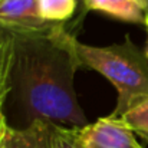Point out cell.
Segmentation results:
<instances>
[{
  "mask_svg": "<svg viewBox=\"0 0 148 148\" xmlns=\"http://www.w3.org/2000/svg\"><path fill=\"white\" fill-rule=\"evenodd\" d=\"M42 19L38 0H0V27L7 33H33L50 27Z\"/></svg>",
  "mask_w": 148,
  "mask_h": 148,
  "instance_id": "277c9868",
  "label": "cell"
},
{
  "mask_svg": "<svg viewBox=\"0 0 148 148\" xmlns=\"http://www.w3.org/2000/svg\"><path fill=\"white\" fill-rule=\"evenodd\" d=\"M1 148H55L53 124L32 119L26 128L9 127Z\"/></svg>",
  "mask_w": 148,
  "mask_h": 148,
  "instance_id": "5b68a950",
  "label": "cell"
},
{
  "mask_svg": "<svg viewBox=\"0 0 148 148\" xmlns=\"http://www.w3.org/2000/svg\"><path fill=\"white\" fill-rule=\"evenodd\" d=\"M63 131L76 148H144L125 121L112 114L99 118L94 124L63 128Z\"/></svg>",
  "mask_w": 148,
  "mask_h": 148,
  "instance_id": "3957f363",
  "label": "cell"
},
{
  "mask_svg": "<svg viewBox=\"0 0 148 148\" xmlns=\"http://www.w3.org/2000/svg\"><path fill=\"white\" fill-rule=\"evenodd\" d=\"M7 130H9V125L6 122V116H4L3 111H0V148H1V144H3V140L6 137Z\"/></svg>",
  "mask_w": 148,
  "mask_h": 148,
  "instance_id": "8fae6325",
  "label": "cell"
},
{
  "mask_svg": "<svg viewBox=\"0 0 148 148\" xmlns=\"http://www.w3.org/2000/svg\"><path fill=\"white\" fill-rule=\"evenodd\" d=\"M14 62V42L13 36L7 33L0 38V111H3L4 101L7 98L12 85L10 78L13 75Z\"/></svg>",
  "mask_w": 148,
  "mask_h": 148,
  "instance_id": "52a82bcc",
  "label": "cell"
},
{
  "mask_svg": "<svg viewBox=\"0 0 148 148\" xmlns=\"http://www.w3.org/2000/svg\"><path fill=\"white\" fill-rule=\"evenodd\" d=\"M53 147L55 148H76L75 144L65 134L63 128L59 125H53Z\"/></svg>",
  "mask_w": 148,
  "mask_h": 148,
  "instance_id": "30bf717a",
  "label": "cell"
},
{
  "mask_svg": "<svg viewBox=\"0 0 148 148\" xmlns=\"http://www.w3.org/2000/svg\"><path fill=\"white\" fill-rule=\"evenodd\" d=\"M79 0H38V9L43 20L59 25L73 16Z\"/></svg>",
  "mask_w": 148,
  "mask_h": 148,
  "instance_id": "ba28073f",
  "label": "cell"
},
{
  "mask_svg": "<svg viewBox=\"0 0 148 148\" xmlns=\"http://www.w3.org/2000/svg\"><path fill=\"white\" fill-rule=\"evenodd\" d=\"M10 35L14 42L13 75L30 121L85 127L88 121L73 88L75 73L82 68L75 50L76 38L60 23L42 32Z\"/></svg>",
  "mask_w": 148,
  "mask_h": 148,
  "instance_id": "6da1fadb",
  "label": "cell"
},
{
  "mask_svg": "<svg viewBox=\"0 0 148 148\" xmlns=\"http://www.w3.org/2000/svg\"><path fill=\"white\" fill-rule=\"evenodd\" d=\"M147 14H148V13H147Z\"/></svg>",
  "mask_w": 148,
  "mask_h": 148,
  "instance_id": "2e32d148",
  "label": "cell"
},
{
  "mask_svg": "<svg viewBox=\"0 0 148 148\" xmlns=\"http://www.w3.org/2000/svg\"><path fill=\"white\" fill-rule=\"evenodd\" d=\"M85 10L101 12L128 23H145L147 10L140 0H82Z\"/></svg>",
  "mask_w": 148,
  "mask_h": 148,
  "instance_id": "8992f818",
  "label": "cell"
},
{
  "mask_svg": "<svg viewBox=\"0 0 148 148\" xmlns=\"http://www.w3.org/2000/svg\"><path fill=\"white\" fill-rule=\"evenodd\" d=\"M145 26H147V32H148V14H147V17H145ZM145 55H147V58H148V40H147V49H145Z\"/></svg>",
  "mask_w": 148,
  "mask_h": 148,
  "instance_id": "7c38bea8",
  "label": "cell"
},
{
  "mask_svg": "<svg viewBox=\"0 0 148 148\" xmlns=\"http://www.w3.org/2000/svg\"><path fill=\"white\" fill-rule=\"evenodd\" d=\"M0 38H1V36H0Z\"/></svg>",
  "mask_w": 148,
  "mask_h": 148,
  "instance_id": "9a60e30c",
  "label": "cell"
},
{
  "mask_svg": "<svg viewBox=\"0 0 148 148\" xmlns=\"http://www.w3.org/2000/svg\"><path fill=\"white\" fill-rule=\"evenodd\" d=\"M141 3H143V6L145 7V10H147V13H148V0H140Z\"/></svg>",
  "mask_w": 148,
  "mask_h": 148,
  "instance_id": "4fadbf2b",
  "label": "cell"
},
{
  "mask_svg": "<svg viewBox=\"0 0 148 148\" xmlns=\"http://www.w3.org/2000/svg\"><path fill=\"white\" fill-rule=\"evenodd\" d=\"M75 50L82 66L105 76L116 89L114 116H122L148 99V58L127 36L121 45L92 46L75 40Z\"/></svg>",
  "mask_w": 148,
  "mask_h": 148,
  "instance_id": "7a4b0ae2",
  "label": "cell"
},
{
  "mask_svg": "<svg viewBox=\"0 0 148 148\" xmlns=\"http://www.w3.org/2000/svg\"><path fill=\"white\" fill-rule=\"evenodd\" d=\"M79 3H82V0H79Z\"/></svg>",
  "mask_w": 148,
  "mask_h": 148,
  "instance_id": "5bb4252c",
  "label": "cell"
},
{
  "mask_svg": "<svg viewBox=\"0 0 148 148\" xmlns=\"http://www.w3.org/2000/svg\"><path fill=\"white\" fill-rule=\"evenodd\" d=\"M125 124L148 143V99L121 116Z\"/></svg>",
  "mask_w": 148,
  "mask_h": 148,
  "instance_id": "9c48e42d",
  "label": "cell"
}]
</instances>
